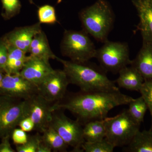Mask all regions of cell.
Instances as JSON below:
<instances>
[{
  "instance_id": "cell-1",
  "label": "cell",
  "mask_w": 152,
  "mask_h": 152,
  "mask_svg": "<svg viewBox=\"0 0 152 152\" xmlns=\"http://www.w3.org/2000/svg\"><path fill=\"white\" fill-rule=\"evenodd\" d=\"M134 98L119 90L83 92L74 95L63 103L54 104L55 111L66 110L77 117L81 124L102 120L115 107L129 104Z\"/></svg>"
},
{
  "instance_id": "cell-2",
  "label": "cell",
  "mask_w": 152,
  "mask_h": 152,
  "mask_svg": "<svg viewBox=\"0 0 152 152\" xmlns=\"http://www.w3.org/2000/svg\"><path fill=\"white\" fill-rule=\"evenodd\" d=\"M56 60L62 64L70 83L77 86L81 91L119 90L115 82L107 77L106 71L95 66L86 63L75 62L57 57Z\"/></svg>"
},
{
  "instance_id": "cell-3",
  "label": "cell",
  "mask_w": 152,
  "mask_h": 152,
  "mask_svg": "<svg viewBox=\"0 0 152 152\" xmlns=\"http://www.w3.org/2000/svg\"><path fill=\"white\" fill-rule=\"evenodd\" d=\"M80 19L85 32L98 42H104L113 26L114 15L105 0H98L80 12Z\"/></svg>"
},
{
  "instance_id": "cell-4",
  "label": "cell",
  "mask_w": 152,
  "mask_h": 152,
  "mask_svg": "<svg viewBox=\"0 0 152 152\" xmlns=\"http://www.w3.org/2000/svg\"><path fill=\"white\" fill-rule=\"evenodd\" d=\"M61 48L63 56L76 63H87L96 55L94 44L83 31L66 30Z\"/></svg>"
},
{
  "instance_id": "cell-5",
  "label": "cell",
  "mask_w": 152,
  "mask_h": 152,
  "mask_svg": "<svg viewBox=\"0 0 152 152\" xmlns=\"http://www.w3.org/2000/svg\"><path fill=\"white\" fill-rule=\"evenodd\" d=\"M105 138L115 147L127 146L140 130V124L136 122L125 110L113 117L104 119Z\"/></svg>"
},
{
  "instance_id": "cell-6",
  "label": "cell",
  "mask_w": 152,
  "mask_h": 152,
  "mask_svg": "<svg viewBox=\"0 0 152 152\" xmlns=\"http://www.w3.org/2000/svg\"><path fill=\"white\" fill-rule=\"evenodd\" d=\"M96 58L101 67L106 72L116 73L123 68L130 65L129 46L126 43L108 40L97 50Z\"/></svg>"
},
{
  "instance_id": "cell-7",
  "label": "cell",
  "mask_w": 152,
  "mask_h": 152,
  "mask_svg": "<svg viewBox=\"0 0 152 152\" xmlns=\"http://www.w3.org/2000/svg\"><path fill=\"white\" fill-rule=\"evenodd\" d=\"M24 100L0 95V137L10 135L24 117Z\"/></svg>"
},
{
  "instance_id": "cell-8",
  "label": "cell",
  "mask_w": 152,
  "mask_h": 152,
  "mask_svg": "<svg viewBox=\"0 0 152 152\" xmlns=\"http://www.w3.org/2000/svg\"><path fill=\"white\" fill-rule=\"evenodd\" d=\"M50 125L59 134L74 151L82 152V145L85 142L83 134V127L77 120L74 121L64 113H53Z\"/></svg>"
},
{
  "instance_id": "cell-9",
  "label": "cell",
  "mask_w": 152,
  "mask_h": 152,
  "mask_svg": "<svg viewBox=\"0 0 152 152\" xmlns=\"http://www.w3.org/2000/svg\"><path fill=\"white\" fill-rule=\"evenodd\" d=\"M51 103L39 93L24 100V117H28L33 121L34 130L42 133L50 125L54 112Z\"/></svg>"
},
{
  "instance_id": "cell-10",
  "label": "cell",
  "mask_w": 152,
  "mask_h": 152,
  "mask_svg": "<svg viewBox=\"0 0 152 152\" xmlns=\"http://www.w3.org/2000/svg\"><path fill=\"white\" fill-rule=\"evenodd\" d=\"M2 95L26 100L38 93V87L20 74L6 73L0 83Z\"/></svg>"
},
{
  "instance_id": "cell-11",
  "label": "cell",
  "mask_w": 152,
  "mask_h": 152,
  "mask_svg": "<svg viewBox=\"0 0 152 152\" xmlns=\"http://www.w3.org/2000/svg\"><path fill=\"white\" fill-rule=\"evenodd\" d=\"M69 83L64 71L55 70L38 85V93L49 102H58L64 96Z\"/></svg>"
},
{
  "instance_id": "cell-12",
  "label": "cell",
  "mask_w": 152,
  "mask_h": 152,
  "mask_svg": "<svg viewBox=\"0 0 152 152\" xmlns=\"http://www.w3.org/2000/svg\"><path fill=\"white\" fill-rule=\"evenodd\" d=\"M54 71L49 61L30 55L19 74L37 86Z\"/></svg>"
},
{
  "instance_id": "cell-13",
  "label": "cell",
  "mask_w": 152,
  "mask_h": 152,
  "mask_svg": "<svg viewBox=\"0 0 152 152\" xmlns=\"http://www.w3.org/2000/svg\"><path fill=\"white\" fill-rule=\"evenodd\" d=\"M42 31L41 23L39 22L31 26L17 28L8 35L4 40L8 45L28 53L33 38Z\"/></svg>"
},
{
  "instance_id": "cell-14",
  "label": "cell",
  "mask_w": 152,
  "mask_h": 152,
  "mask_svg": "<svg viewBox=\"0 0 152 152\" xmlns=\"http://www.w3.org/2000/svg\"><path fill=\"white\" fill-rule=\"evenodd\" d=\"M132 2L140 18L138 29L143 41L152 42V0H132Z\"/></svg>"
},
{
  "instance_id": "cell-15",
  "label": "cell",
  "mask_w": 152,
  "mask_h": 152,
  "mask_svg": "<svg viewBox=\"0 0 152 152\" xmlns=\"http://www.w3.org/2000/svg\"><path fill=\"white\" fill-rule=\"evenodd\" d=\"M130 65L138 71L145 81L152 80V42L143 41L141 49Z\"/></svg>"
},
{
  "instance_id": "cell-16",
  "label": "cell",
  "mask_w": 152,
  "mask_h": 152,
  "mask_svg": "<svg viewBox=\"0 0 152 152\" xmlns=\"http://www.w3.org/2000/svg\"><path fill=\"white\" fill-rule=\"evenodd\" d=\"M118 77L115 82L119 88L127 90L140 91L145 80L141 74L134 67L128 66L119 72Z\"/></svg>"
},
{
  "instance_id": "cell-17",
  "label": "cell",
  "mask_w": 152,
  "mask_h": 152,
  "mask_svg": "<svg viewBox=\"0 0 152 152\" xmlns=\"http://www.w3.org/2000/svg\"><path fill=\"white\" fill-rule=\"evenodd\" d=\"M28 53L31 56L48 61L56 59L57 57L51 50L47 36L42 31L33 38Z\"/></svg>"
},
{
  "instance_id": "cell-18",
  "label": "cell",
  "mask_w": 152,
  "mask_h": 152,
  "mask_svg": "<svg viewBox=\"0 0 152 152\" xmlns=\"http://www.w3.org/2000/svg\"><path fill=\"white\" fill-rule=\"evenodd\" d=\"M127 146L126 151L152 152V127L149 130H139Z\"/></svg>"
},
{
  "instance_id": "cell-19",
  "label": "cell",
  "mask_w": 152,
  "mask_h": 152,
  "mask_svg": "<svg viewBox=\"0 0 152 152\" xmlns=\"http://www.w3.org/2000/svg\"><path fill=\"white\" fill-rule=\"evenodd\" d=\"M83 134L85 142H92L105 138L106 129L104 119L90 121L83 127Z\"/></svg>"
},
{
  "instance_id": "cell-20",
  "label": "cell",
  "mask_w": 152,
  "mask_h": 152,
  "mask_svg": "<svg viewBox=\"0 0 152 152\" xmlns=\"http://www.w3.org/2000/svg\"><path fill=\"white\" fill-rule=\"evenodd\" d=\"M42 133V142L50 147L52 151H66L69 146L51 125H50Z\"/></svg>"
},
{
  "instance_id": "cell-21",
  "label": "cell",
  "mask_w": 152,
  "mask_h": 152,
  "mask_svg": "<svg viewBox=\"0 0 152 152\" xmlns=\"http://www.w3.org/2000/svg\"><path fill=\"white\" fill-rule=\"evenodd\" d=\"M127 110L133 119L140 124L144 121V118L148 107L143 98L141 96L131 101L129 104Z\"/></svg>"
},
{
  "instance_id": "cell-22",
  "label": "cell",
  "mask_w": 152,
  "mask_h": 152,
  "mask_svg": "<svg viewBox=\"0 0 152 152\" xmlns=\"http://www.w3.org/2000/svg\"><path fill=\"white\" fill-rule=\"evenodd\" d=\"M115 148L105 138L92 142H85L82 145V149L86 152H113Z\"/></svg>"
},
{
  "instance_id": "cell-23",
  "label": "cell",
  "mask_w": 152,
  "mask_h": 152,
  "mask_svg": "<svg viewBox=\"0 0 152 152\" xmlns=\"http://www.w3.org/2000/svg\"><path fill=\"white\" fill-rule=\"evenodd\" d=\"M39 22L40 23L53 24L57 21L54 7L50 5H45L39 7L38 10Z\"/></svg>"
},
{
  "instance_id": "cell-24",
  "label": "cell",
  "mask_w": 152,
  "mask_h": 152,
  "mask_svg": "<svg viewBox=\"0 0 152 152\" xmlns=\"http://www.w3.org/2000/svg\"><path fill=\"white\" fill-rule=\"evenodd\" d=\"M41 142L42 138L39 134L28 137V140L25 144L17 145V152H37L38 147Z\"/></svg>"
},
{
  "instance_id": "cell-25",
  "label": "cell",
  "mask_w": 152,
  "mask_h": 152,
  "mask_svg": "<svg viewBox=\"0 0 152 152\" xmlns=\"http://www.w3.org/2000/svg\"><path fill=\"white\" fill-rule=\"evenodd\" d=\"M140 92L145 101L148 110L151 113L152 125V80H145Z\"/></svg>"
},
{
  "instance_id": "cell-26",
  "label": "cell",
  "mask_w": 152,
  "mask_h": 152,
  "mask_svg": "<svg viewBox=\"0 0 152 152\" xmlns=\"http://www.w3.org/2000/svg\"><path fill=\"white\" fill-rule=\"evenodd\" d=\"M3 8L8 15H13L19 12L20 10V0H1Z\"/></svg>"
},
{
  "instance_id": "cell-27",
  "label": "cell",
  "mask_w": 152,
  "mask_h": 152,
  "mask_svg": "<svg viewBox=\"0 0 152 152\" xmlns=\"http://www.w3.org/2000/svg\"><path fill=\"white\" fill-rule=\"evenodd\" d=\"M12 139L14 143L17 145L25 144L28 140V136L26 132L21 129H15L12 132Z\"/></svg>"
},
{
  "instance_id": "cell-28",
  "label": "cell",
  "mask_w": 152,
  "mask_h": 152,
  "mask_svg": "<svg viewBox=\"0 0 152 152\" xmlns=\"http://www.w3.org/2000/svg\"><path fill=\"white\" fill-rule=\"evenodd\" d=\"M18 126L26 132L34 130L35 125L32 120L28 117H24L19 123Z\"/></svg>"
},
{
  "instance_id": "cell-29",
  "label": "cell",
  "mask_w": 152,
  "mask_h": 152,
  "mask_svg": "<svg viewBox=\"0 0 152 152\" xmlns=\"http://www.w3.org/2000/svg\"><path fill=\"white\" fill-rule=\"evenodd\" d=\"M10 135H8L3 138L2 142L0 144V152H15L13 149L12 148L10 144Z\"/></svg>"
},
{
  "instance_id": "cell-30",
  "label": "cell",
  "mask_w": 152,
  "mask_h": 152,
  "mask_svg": "<svg viewBox=\"0 0 152 152\" xmlns=\"http://www.w3.org/2000/svg\"><path fill=\"white\" fill-rule=\"evenodd\" d=\"M52 150L42 142H41L37 150V152H51Z\"/></svg>"
},
{
  "instance_id": "cell-31",
  "label": "cell",
  "mask_w": 152,
  "mask_h": 152,
  "mask_svg": "<svg viewBox=\"0 0 152 152\" xmlns=\"http://www.w3.org/2000/svg\"><path fill=\"white\" fill-rule=\"evenodd\" d=\"M4 75H3L0 72V83H1V82L2 81V80L3 78H4Z\"/></svg>"
},
{
  "instance_id": "cell-32",
  "label": "cell",
  "mask_w": 152,
  "mask_h": 152,
  "mask_svg": "<svg viewBox=\"0 0 152 152\" xmlns=\"http://www.w3.org/2000/svg\"><path fill=\"white\" fill-rule=\"evenodd\" d=\"M4 41H3V42H2L0 43V54H1V49L2 46V45L3 43H4Z\"/></svg>"
},
{
  "instance_id": "cell-33",
  "label": "cell",
  "mask_w": 152,
  "mask_h": 152,
  "mask_svg": "<svg viewBox=\"0 0 152 152\" xmlns=\"http://www.w3.org/2000/svg\"><path fill=\"white\" fill-rule=\"evenodd\" d=\"M29 2L31 4H34V2H33V0H29Z\"/></svg>"
},
{
  "instance_id": "cell-34",
  "label": "cell",
  "mask_w": 152,
  "mask_h": 152,
  "mask_svg": "<svg viewBox=\"0 0 152 152\" xmlns=\"http://www.w3.org/2000/svg\"><path fill=\"white\" fill-rule=\"evenodd\" d=\"M151 127H152V126H151Z\"/></svg>"
}]
</instances>
